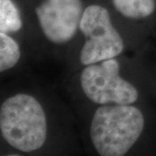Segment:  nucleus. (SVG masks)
<instances>
[{"instance_id":"obj_1","label":"nucleus","mask_w":156,"mask_h":156,"mask_svg":"<svg viewBox=\"0 0 156 156\" xmlns=\"http://www.w3.org/2000/svg\"><path fill=\"white\" fill-rule=\"evenodd\" d=\"M145 127L142 112L132 104L101 105L95 112L90 139L101 156H122L139 140Z\"/></svg>"},{"instance_id":"obj_2","label":"nucleus","mask_w":156,"mask_h":156,"mask_svg":"<svg viewBox=\"0 0 156 156\" xmlns=\"http://www.w3.org/2000/svg\"><path fill=\"white\" fill-rule=\"evenodd\" d=\"M0 130L11 147L23 153L38 150L47 138L44 109L32 95L10 96L0 107Z\"/></svg>"},{"instance_id":"obj_3","label":"nucleus","mask_w":156,"mask_h":156,"mask_svg":"<svg viewBox=\"0 0 156 156\" xmlns=\"http://www.w3.org/2000/svg\"><path fill=\"white\" fill-rule=\"evenodd\" d=\"M85 42L80 52V62L89 65L115 58L124 50V42L112 23L105 7L91 5L84 9L79 25Z\"/></svg>"},{"instance_id":"obj_4","label":"nucleus","mask_w":156,"mask_h":156,"mask_svg":"<svg viewBox=\"0 0 156 156\" xmlns=\"http://www.w3.org/2000/svg\"><path fill=\"white\" fill-rule=\"evenodd\" d=\"M80 83L87 98L100 105L134 104L139 97L138 89L121 76L115 58L87 65L81 73Z\"/></svg>"},{"instance_id":"obj_5","label":"nucleus","mask_w":156,"mask_h":156,"mask_svg":"<svg viewBox=\"0 0 156 156\" xmlns=\"http://www.w3.org/2000/svg\"><path fill=\"white\" fill-rule=\"evenodd\" d=\"M83 11L82 0H44L36 8V14L45 37L62 44L76 35Z\"/></svg>"},{"instance_id":"obj_6","label":"nucleus","mask_w":156,"mask_h":156,"mask_svg":"<svg viewBox=\"0 0 156 156\" xmlns=\"http://www.w3.org/2000/svg\"><path fill=\"white\" fill-rule=\"evenodd\" d=\"M114 7L123 17L147 19L156 12V0H112Z\"/></svg>"},{"instance_id":"obj_7","label":"nucleus","mask_w":156,"mask_h":156,"mask_svg":"<svg viewBox=\"0 0 156 156\" xmlns=\"http://www.w3.org/2000/svg\"><path fill=\"white\" fill-rule=\"evenodd\" d=\"M22 27L20 12L12 0H0V32L16 33Z\"/></svg>"},{"instance_id":"obj_8","label":"nucleus","mask_w":156,"mask_h":156,"mask_svg":"<svg viewBox=\"0 0 156 156\" xmlns=\"http://www.w3.org/2000/svg\"><path fill=\"white\" fill-rule=\"evenodd\" d=\"M21 56L19 45L7 33L0 32V71L11 69L17 64Z\"/></svg>"}]
</instances>
